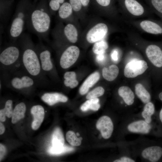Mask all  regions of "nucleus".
I'll return each instance as SVG.
<instances>
[{"label":"nucleus","instance_id":"nucleus-43","mask_svg":"<svg viewBox=\"0 0 162 162\" xmlns=\"http://www.w3.org/2000/svg\"><path fill=\"white\" fill-rule=\"evenodd\" d=\"M6 114L3 109L0 110V120L2 122H4L6 120Z\"/></svg>","mask_w":162,"mask_h":162},{"label":"nucleus","instance_id":"nucleus-34","mask_svg":"<svg viewBox=\"0 0 162 162\" xmlns=\"http://www.w3.org/2000/svg\"><path fill=\"white\" fill-rule=\"evenodd\" d=\"M65 0H48V4L51 13L58 10Z\"/></svg>","mask_w":162,"mask_h":162},{"label":"nucleus","instance_id":"nucleus-33","mask_svg":"<svg viewBox=\"0 0 162 162\" xmlns=\"http://www.w3.org/2000/svg\"><path fill=\"white\" fill-rule=\"evenodd\" d=\"M108 47L107 43L103 40L96 42L93 46V52L97 55L104 53Z\"/></svg>","mask_w":162,"mask_h":162},{"label":"nucleus","instance_id":"nucleus-20","mask_svg":"<svg viewBox=\"0 0 162 162\" xmlns=\"http://www.w3.org/2000/svg\"><path fill=\"white\" fill-rule=\"evenodd\" d=\"M63 33L65 38L70 42L73 43L77 41L78 32L73 24L69 23L66 25L63 28Z\"/></svg>","mask_w":162,"mask_h":162},{"label":"nucleus","instance_id":"nucleus-39","mask_svg":"<svg viewBox=\"0 0 162 162\" xmlns=\"http://www.w3.org/2000/svg\"><path fill=\"white\" fill-rule=\"evenodd\" d=\"M135 160L132 158L126 156L122 157L118 159L114 160V162H134Z\"/></svg>","mask_w":162,"mask_h":162},{"label":"nucleus","instance_id":"nucleus-23","mask_svg":"<svg viewBox=\"0 0 162 162\" xmlns=\"http://www.w3.org/2000/svg\"><path fill=\"white\" fill-rule=\"evenodd\" d=\"M135 92L138 97L144 104H146L150 101V94L141 84L138 83L136 85Z\"/></svg>","mask_w":162,"mask_h":162},{"label":"nucleus","instance_id":"nucleus-49","mask_svg":"<svg viewBox=\"0 0 162 162\" xmlns=\"http://www.w3.org/2000/svg\"><path fill=\"white\" fill-rule=\"evenodd\" d=\"M35 1L38 0H34Z\"/></svg>","mask_w":162,"mask_h":162},{"label":"nucleus","instance_id":"nucleus-15","mask_svg":"<svg viewBox=\"0 0 162 162\" xmlns=\"http://www.w3.org/2000/svg\"><path fill=\"white\" fill-rule=\"evenodd\" d=\"M142 158L151 162H158L162 158V147L152 145L145 148L140 154Z\"/></svg>","mask_w":162,"mask_h":162},{"label":"nucleus","instance_id":"nucleus-27","mask_svg":"<svg viewBox=\"0 0 162 162\" xmlns=\"http://www.w3.org/2000/svg\"><path fill=\"white\" fill-rule=\"evenodd\" d=\"M99 101V99L97 98L89 99L81 106L80 109L83 111H86L89 110L97 111L100 107Z\"/></svg>","mask_w":162,"mask_h":162},{"label":"nucleus","instance_id":"nucleus-19","mask_svg":"<svg viewBox=\"0 0 162 162\" xmlns=\"http://www.w3.org/2000/svg\"><path fill=\"white\" fill-rule=\"evenodd\" d=\"M118 94L127 105L130 106L134 104L135 96L134 92L128 87H121L118 90Z\"/></svg>","mask_w":162,"mask_h":162},{"label":"nucleus","instance_id":"nucleus-2","mask_svg":"<svg viewBox=\"0 0 162 162\" xmlns=\"http://www.w3.org/2000/svg\"><path fill=\"white\" fill-rule=\"evenodd\" d=\"M51 13L47 0H40L29 13L26 26L40 39L47 41L51 24Z\"/></svg>","mask_w":162,"mask_h":162},{"label":"nucleus","instance_id":"nucleus-31","mask_svg":"<svg viewBox=\"0 0 162 162\" xmlns=\"http://www.w3.org/2000/svg\"><path fill=\"white\" fill-rule=\"evenodd\" d=\"M74 150V148L71 147L64 145L62 146L57 148L51 146L48 149V152L51 155H58L71 152Z\"/></svg>","mask_w":162,"mask_h":162},{"label":"nucleus","instance_id":"nucleus-24","mask_svg":"<svg viewBox=\"0 0 162 162\" xmlns=\"http://www.w3.org/2000/svg\"><path fill=\"white\" fill-rule=\"evenodd\" d=\"M119 73V69L115 65H112L108 68H104L102 70L104 78L108 81H112L117 77Z\"/></svg>","mask_w":162,"mask_h":162},{"label":"nucleus","instance_id":"nucleus-44","mask_svg":"<svg viewBox=\"0 0 162 162\" xmlns=\"http://www.w3.org/2000/svg\"><path fill=\"white\" fill-rule=\"evenodd\" d=\"M82 6L84 7H86L88 5L90 0H80Z\"/></svg>","mask_w":162,"mask_h":162},{"label":"nucleus","instance_id":"nucleus-40","mask_svg":"<svg viewBox=\"0 0 162 162\" xmlns=\"http://www.w3.org/2000/svg\"><path fill=\"white\" fill-rule=\"evenodd\" d=\"M111 57L114 62H117L118 59V53L117 50H114L112 52Z\"/></svg>","mask_w":162,"mask_h":162},{"label":"nucleus","instance_id":"nucleus-36","mask_svg":"<svg viewBox=\"0 0 162 162\" xmlns=\"http://www.w3.org/2000/svg\"><path fill=\"white\" fill-rule=\"evenodd\" d=\"M6 116L9 118L12 117L13 110V101L11 100H7L3 108Z\"/></svg>","mask_w":162,"mask_h":162},{"label":"nucleus","instance_id":"nucleus-12","mask_svg":"<svg viewBox=\"0 0 162 162\" xmlns=\"http://www.w3.org/2000/svg\"><path fill=\"white\" fill-rule=\"evenodd\" d=\"M108 32L107 26L103 23H99L92 27L86 36L87 41L90 43L96 42L103 39Z\"/></svg>","mask_w":162,"mask_h":162},{"label":"nucleus","instance_id":"nucleus-38","mask_svg":"<svg viewBox=\"0 0 162 162\" xmlns=\"http://www.w3.org/2000/svg\"><path fill=\"white\" fill-rule=\"evenodd\" d=\"M97 4L104 8L110 7L112 4V0H95Z\"/></svg>","mask_w":162,"mask_h":162},{"label":"nucleus","instance_id":"nucleus-7","mask_svg":"<svg viewBox=\"0 0 162 162\" xmlns=\"http://www.w3.org/2000/svg\"><path fill=\"white\" fill-rule=\"evenodd\" d=\"M124 21L143 32L155 35L162 34V21L149 18Z\"/></svg>","mask_w":162,"mask_h":162},{"label":"nucleus","instance_id":"nucleus-21","mask_svg":"<svg viewBox=\"0 0 162 162\" xmlns=\"http://www.w3.org/2000/svg\"><path fill=\"white\" fill-rule=\"evenodd\" d=\"M26 110V106L25 104L21 102L17 104L13 110L11 122L15 124L25 116Z\"/></svg>","mask_w":162,"mask_h":162},{"label":"nucleus","instance_id":"nucleus-9","mask_svg":"<svg viewBox=\"0 0 162 162\" xmlns=\"http://www.w3.org/2000/svg\"><path fill=\"white\" fill-rule=\"evenodd\" d=\"M148 68L145 61L134 58L126 65L124 70V75L127 78H134L143 74Z\"/></svg>","mask_w":162,"mask_h":162},{"label":"nucleus","instance_id":"nucleus-8","mask_svg":"<svg viewBox=\"0 0 162 162\" xmlns=\"http://www.w3.org/2000/svg\"><path fill=\"white\" fill-rule=\"evenodd\" d=\"M35 46L43 71L46 76H50L54 68L51 52L47 46L41 42Z\"/></svg>","mask_w":162,"mask_h":162},{"label":"nucleus","instance_id":"nucleus-4","mask_svg":"<svg viewBox=\"0 0 162 162\" xmlns=\"http://www.w3.org/2000/svg\"><path fill=\"white\" fill-rule=\"evenodd\" d=\"M2 77L6 86L20 92L33 90L38 86L34 79L22 69L11 71H4Z\"/></svg>","mask_w":162,"mask_h":162},{"label":"nucleus","instance_id":"nucleus-17","mask_svg":"<svg viewBox=\"0 0 162 162\" xmlns=\"http://www.w3.org/2000/svg\"><path fill=\"white\" fill-rule=\"evenodd\" d=\"M41 100L49 106L53 105L58 102H66L68 98L64 94L57 92H46L41 97Z\"/></svg>","mask_w":162,"mask_h":162},{"label":"nucleus","instance_id":"nucleus-10","mask_svg":"<svg viewBox=\"0 0 162 162\" xmlns=\"http://www.w3.org/2000/svg\"><path fill=\"white\" fill-rule=\"evenodd\" d=\"M80 53L76 46H71L66 48L61 55L59 59L61 67L63 69L68 68L76 61Z\"/></svg>","mask_w":162,"mask_h":162},{"label":"nucleus","instance_id":"nucleus-35","mask_svg":"<svg viewBox=\"0 0 162 162\" xmlns=\"http://www.w3.org/2000/svg\"><path fill=\"white\" fill-rule=\"evenodd\" d=\"M104 92V90L101 87L99 86L90 92L87 95L86 98L88 99L97 98L102 95Z\"/></svg>","mask_w":162,"mask_h":162},{"label":"nucleus","instance_id":"nucleus-41","mask_svg":"<svg viewBox=\"0 0 162 162\" xmlns=\"http://www.w3.org/2000/svg\"><path fill=\"white\" fill-rule=\"evenodd\" d=\"M6 149L5 147L2 144H0V161L3 158L6 154Z\"/></svg>","mask_w":162,"mask_h":162},{"label":"nucleus","instance_id":"nucleus-42","mask_svg":"<svg viewBox=\"0 0 162 162\" xmlns=\"http://www.w3.org/2000/svg\"><path fill=\"white\" fill-rule=\"evenodd\" d=\"M105 56L104 54L97 55L96 57L97 61L99 63L102 64L104 62Z\"/></svg>","mask_w":162,"mask_h":162},{"label":"nucleus","instance_id":"nucleus-16","mask_svg":"<svg viewBox=\"0 0 162 162\" xmlns=\"http://www.w3.org/2000/svg\"><path fill=\"white\" fill-rule=\"evenodd\" d=\"M30 112L34 118L32 124V128L34 130H37L44 120L45 114L44 109L40 105H35L31 108Z\"/></svg>","mask_w":162,"mask_h":162},{"label":"nucleus","instance_id":"nucleus-26","mask_svg":"<svg viewBox=\"0 0 162 162\" xmlns=\"http://www.w3.org/2000/svg\"><path fill=\"white\" fill-rule=\"evenodd\" d=\"M64 84L66 87L74 88L78 84V82L76 80V73L74 72H66L64 74Z\"/></svg>","mask_w":162,"mask_h":162},{"label":"nucleus","instance_id":"nucleus-28","mask_svg":"<svg viewBox=\"0 0 162 162\" xmlns=\"http://www.w3.org/2000/svg\"><path fill=\"white\" fill-rule=\"evenodd\" d=\"M15 0L0 1V18L2 20L5 19L10 10Z\"/></svg>","mask_w":162,"mask_h":162},{"label":"nucleus","instance_id":"nucleus-22","mask_svg":"<svg viewBox=\"0 0 162 162\" xmlns=\"http://www.w3.org/2000/svg\"><path fill=\"white\" fill-rule=\"evenodd\" d=\"M155 112L153 104L150 101L146 104L141 113V117L147 123H152V116Z\"/></svg>","mask_w":162,"mask_h":162},{"label":"nucleus","instance_id":"nucleus-37","mask_svg":"<svg viewBox=\"0 0 162 162\" xmlns=\"http://www.w3.org/2000/svg\"><path fill=\"white\" fill-rule=\"evenodd\" d=\"M73 10L75 11H80L83 6L80 0H69Z\"/></svg>","mask_w":162,"mask_h":162},{"label":"nucleus","instance_id":"nucleus-46","mask_svg":"<svg viewBox=\"0 0 162 162\" xmlns=\"http://www.w3.org/2000/svg\"><path fill=\"white\" fill-rule=\"evenodd\" d=\"M158 116L160 122L162 126V108L160 111Z\"/></svg>","mask_w":162,"mask_h":162},{"label":"nucleus","instance_id":"nucleus-29","mask_svg":"<svg viewBox=\"0 0 162 162\" xmlns=\"http://www.w3.org/2000/svg\"><path fill=\"white\" fill-rule=\"evenodd\" d=\"M72 10L70 3L65 2L62 5L58 10V16L62 19H65L71 15Z\"/></svg>","mask_w":162,"mask_h":162},{"label":"nucleus","instance_id":"nucleus-11","mask_svg":"<svg viewBox=\"0 0 162 162\" xmlns=\"http://www.w3.org/2000/svg\"><path fill=\"white\" fill-rule=\"evenodd\" d=\"M125 127L127 132L143 134L151 133L153 127L152 123H147L142 117L141 118L130 121Z\"/></svg>","mask_w":162,"mask_h":162},{"label":"nucleus","instance_id":"nucleus-6","mask_svg":"<svg viewBox=\"0 0 162 162\" xmlns=\"http://www.w3.org/2000/svg\"><path fill=\"white\" fill-rule=\"evenodd\" d=\"M21 56L20 47L15 42L5 47L0 53V66L3 71L13 70L20 61Z\"/></svg>","mask_w":162,"mask_h":162},{"label":"nucleus","instance_id":"nucleus-18","mask_svg":"<svg viewBox=\"0 0 162 162\" xmlns=\"http://www.w3.org/2000/svg\"><path fill=\"white\" fill-rule=\"evenodd\" d=\"M98 72H96L91 74L83 83L79 89V92L82 95L86 93L89 88L96 83L100 79Z\"/></svg>","mask_w":162,"mask_h":162},{"label":"nucleus","instance_id":"nucleus-47","mask_svg":"<svg viewBox=\"0 0 162 162\" xmlns=\"http://www.w3.org/2000/svg\"><path fill=\"white\" fill-rule=\"evenodd\" d=\"M158 96L160 99L162 101V92L159 94Z\"/></svg>","mask_w":162,"mask_h":162},{"label":"nucleus","instance_id":"nucleus-25","mask_svg":"<svg viewBox=\"0 0 162 162\" xmlns=\"http://www.w3.org/2000/svg\"><path fill=\"white\" fill-rule=\"evenodd\" d=\"M52 147H59L64 145V140L62 132L59 128H56L54 130L52 136Z\"/></svg>","mask_w":162,"mask_h":162},{"label":"nucleus","instance_id":"nucleus-1","mask_svg":"<svg viewBox=\"0 0 162 162\" xmlns=\"http://www.w3.org/2000/svg\"><path fill=\"white\" fill-rule=\"evenodd\" d=\"M18 44L21 50L22 69L34 79L38 86H47V76L43 71L36 46L29 36L23 34L19 38Z\"/></svg>","mask_w":162,"mask_h":162},{"label":"nucleus","instance_id":"nucleus-48","mask_svg":"<svg viewBox=\"0 0 162 162\" xmlns=\"http://www.w3.org/2000/svg\"><path fill=\"white\" fill-rule=\"evenodd\" d=\"M4 0H0V1Z\"/></svg>","mask_w":162,"mask_h":162},{"label":"nucleus","instance_id":"nucleus-13","mask_svg":"<svg viewBox=\"0 0 162 162\" xmlns=\"http://www.w3.org/2000/svg\"><path fill=\"white\" fill-rule=\"evenodd\" d=\"M145 52L149 61L156 67H162V50L158 45L148 44L146 46Z\"/></svg>","mask_w":162,"mask_h":162},{"label":"nucleus","instance_id":"nucleus-5","mask_svg":"<svg viewBox=\"0 0 162 162\" xmlns=\"http://www.w3.org/2000/svg\"><path fill=\"white\" fill-rule=\"evenodd\" d=\"M124 20H136L143 17H152L150 8L145 7L137 0H119Z\"/></svg>","mask_w":162,"mask_h":162},{"label":"nucleus","instance_id":"nucleus-32","mask_svg":"<svg viewBox=\"0 0 162 162\" xmlns=\"http://www.w3.org/2000/svg\"><path fill=\"white\" fill-rule=\"evenodd\" d=\"M66 138L68 142L73 146H79L82 140L81 137L78 138L75 133L71 131H69L67 133Z\"/></svg>","mask_w":162,"mask_h":162},{"label":"nucleus","instance_id":"nucleus-45","mask_svg":"<svg viewBox=\"0 0 162 162\" xmlns=\"http://www.w3.org/2000/svg\"><path fill=\"white\" fill-rule=\"evenodd\" d=\"M5 131V127L3 124L0 123V134H2Z\"/></svg>","mask_w":162,"mask_h":162},{"label":"nucleus","instance_id":"nucleus-3","mask_svg":"<svg viewBox=\"0 0 162 162\" xmlns=\"http://www.w3.org/2000/svg\"><path fill=\"white\" fill-rule=\"evenodd\" d=\"M34 4L31 0H19L9 29V37L13 42H15L23 34Z\"/></svg>","mask_w":162,"mask_h":162},{"label":"nucleus","instance_id":"nucleus-14","mask_svg":"<svg viewBox=\"0 0 162 162\" xmlns=\"http://www.w3.org/2000/svg\"><path fill=\"white\" fill-rule=\"evenodd\" d=\"M96 127L104 139H108L111 137L113 132L114 126L110 117L106 116L100 117L97 122Z\"/></svg>","mask_w":162,"mask_h":162},{"label":"nucleus","instance_id":"nucleus-30","mask_svg":"<svg viewBox=\"0 0 162 162\" xmlns=\"http://www.w3.org/2000/svg\"><path fill=\"white\" fill-rule=\"evenodd\" d=\"M150 9L153 13L160 17L162 20V0H147Z\"/></svg>","mask_w":162,"mask_h":162}]
</instances>
